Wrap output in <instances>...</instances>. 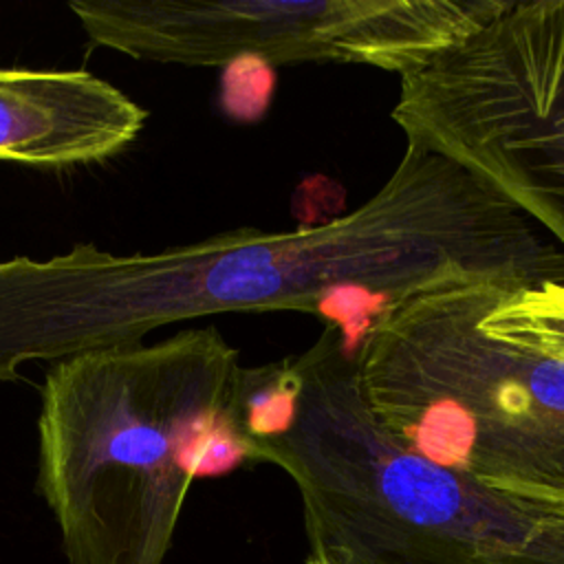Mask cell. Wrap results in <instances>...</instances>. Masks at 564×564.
Wrapping results in <instances>:
<instances>
[{"instance_id": "3", "label": "cell", "mask_w": 564, "mask_h": 564, "mask_svg": "<svg viewBox=\"0 0 564 564\" xmlns=\"http://www.w3.org/2000/svg\"><path fill=\"white\" fill-rule=\"evenodd\" d=\"M245 368L216 326L59 359L40 388L37 489L68 564H163L196 476L245 460Z\"/></svg>"}, {"instance_id": "2", "label": "cell", "mask_w": 564, "mask_h": 564, "mask_svg": "<svg viewBox=\"0 0 564 564\" xmlns=\"http://www.w3.org/2000/svg\"><path fill=\"white\" fill-rule=\"evenodd\" d=\"M238 436L302 498L328 564H564V502L507 491L403 447L368 408L337 322L313 346L245 368Z\"/></svg>"}, {"instance_id": "7", "label": "cell", "mask_w": 564, "mask_h": 564, "mask_svg": "<svg viewBox=\"0 0 564 564\" xmlns=\"http://www.w3.org/2000/svg\"><path fill=\"white\" fill-rule=\"evenodd\" d=\"M145 119V108L90 70L0 66V163H99L126 150Z\"/></svg>"}, {"instance_id": "4", "label": "cell", "mask_w": 564, "mask_h": 564, "mask_svg": "<svg viewBox=\"0 0 564 564\" xmlns=\"http://www.w3.org/2000/svg\"><path fill=\"white\" fill-rule=\"evenodd\" d=\"M487 291L434 286L379 313L355 352L364 399L410 452L564 502V359L482 328Z\"/></svg>"}, {"instance_id": "6", "label": "cell", "mask_w": 564, "mask_h": 564, "mask_svg": "<svg viewBox=\"0 0 564 564\" xmlns=\"http://www.w3.org/2000/svg\"><path fill=\"white\" fill-rule=\"evenodd\" d=\"M507 0H73L95 46L183 66L370 64L405 75L463 42Z\"/></svg>"}, {"instance_id": "5", "label": "cell", "mask_w": 564, "mask_h": 564, "mask_svg": "<svg viewBox=\"0 0 564 564\" xmlns=\"http://www.w3.org/2000/svg\"><path fill=\"white\" fill-rule=\"evenodd\" d=\"M394 123L522 209L564 249V0H507L401 75Z\"/></svg>"}, {"instance_id": "1", "label": "cell", "mask_w": 564, "mask_h": 564, "mask_svg": "<svg viewBox=\"0 0 564 564\" xmlns=\"http://www.w3.org/2000/svg\"><path fill=\"white\" fill-rule=\"evenodd\" d=\"M564 284V249L454 159L405 145L357 209L315 227H242L156 253L75 245L0 260V381L26 361L137 344L220 313H324L346 295L386 308L445 284Z\"/></svg>"}, {"instance_id": "9", "label": "cell", "mask_w": 564, "mask_h": 564, "mask_svg": "<svg viewBox=\"0 0 564 564\" xmlns=\"http://www.w3.org/2000/svg\"><path fill=\"white\" fill-rule=\"evenodd\" d=\"M308 564H328V562H324V560H315V557H308Z\"/></svg>"}, {"instance_id": "8", "label": "cell", "mask_w": 564, "mask_h": 564, "mask_svg": "<svg viewBox=\"0 0 564 564\" xmlns=\"http://www.w3.org/2000/svg\"><path fill=\"white\" fill-rule=\"evenodd\" d=\"M482 328L564 359V284H489Z\"/></svg>"}]
</instances>
